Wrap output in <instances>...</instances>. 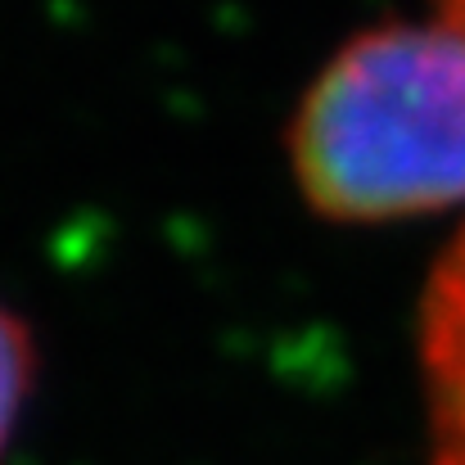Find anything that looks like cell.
Masks as SVG:
<instances>
[{"instance_id":"6da1fadb","label":"cell","mask_w":465,"mask_h":465,"mask_svg":"<svg viewBox=\"0 0 465 465\" xmlns=\"http://www.w3.org/2000/svg\"><path fill=\"white\" fill-rule=\"evenodd\" d=\"M290 172L348 226L465 203V41L439 18L343 41L294 109Z\"/></svg>"},{"instance_id":"7a4b0ae2","label":"cell","mask_w":465,"mask_h":465,"mask_svg":"<svg viewBox=\"0 0 465 465\" xmlns=\"http://www.w3.org/2000/svg\"><path fill=\"white\" fill-rule=\"evenodd\" d=\"M420 384L430 465H465V226L420 294Z\"/></svg>"},{"instance_id":"3957f363","label":"cell","mask_w":465,"mask_h":465,"mask_svg":"<svg viewBox=\"0 0 465 465\" xmlns=\"http://www.w3.org/2000/svg\"><path fill=\"white\" fill-rule=\"evenodd\" d=\"M36 339H32V325L0 303V461L9 457L18 430H23V416H27V402L36 393Z\"/></svg>"},{"instance_id":"277c9868","label":"cell","mask_w":465,"mask_h":465,"mask_svg":"<svg viewBox=\"0 0 465 465\" xmlns=\"http://www.w3.org/2000/svg\"><path fill=\"white\" fill-rule=\"evenodd\" d=\"M434 14H439L443 27H452L465 41V0H434Z\"/></svg>"}]
</instances>
